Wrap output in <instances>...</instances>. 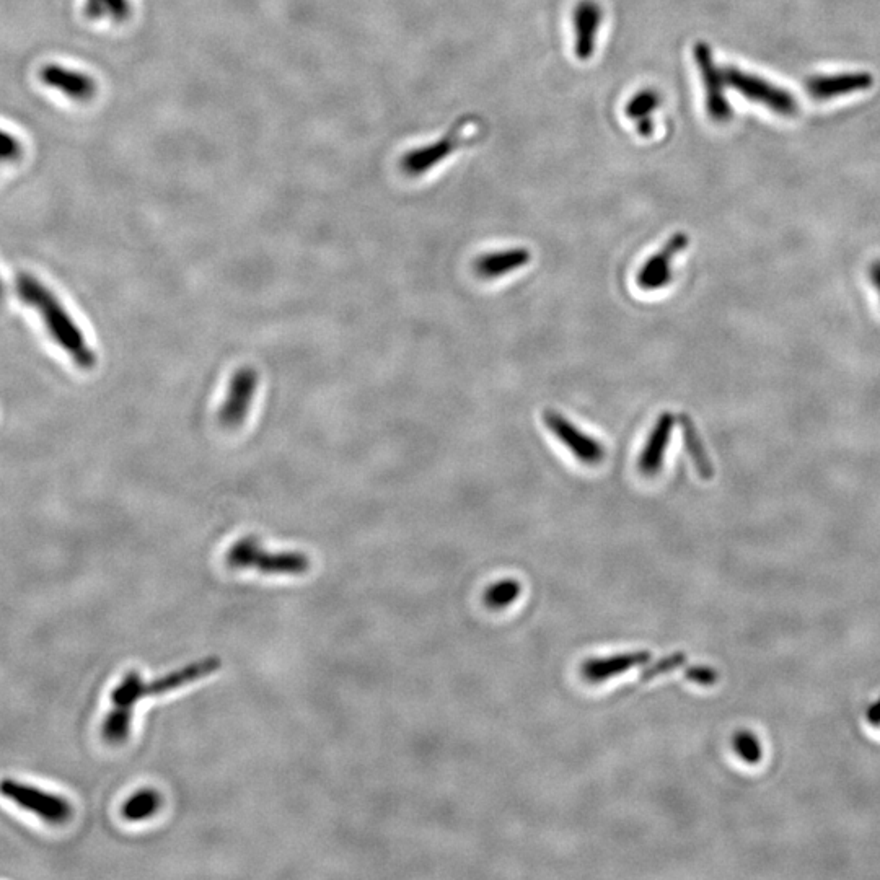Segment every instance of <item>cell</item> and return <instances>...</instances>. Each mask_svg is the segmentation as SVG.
<instances>
[{
  "mask_svg": "<svg viewBox=\"0 0 880 880\" xmlns=\"http://www.w3.org/2000/svg\"><path fill=\"white\" fill-rule=\"evenodd\" d=\"M4 299V286H2V281H0V302Z\"/></svg>",
  "mask_w": 880,
  "mask_h": 880,
  "instance_id": "cell-28",
  "label": "cell"
},
{
  "mask_svg": "<svg viewBox=\"0 0 880 880\" xmlns=\"http://www.w3.org/2000/svg\"><path fill=\"white\" fill-rule=\"evenodd\" d=\"M874 85L869 72H846V74L817 75L807 82V93L814 100L825 102L850 93L864 92Z\"/></svg>",
  "mask_w": 880,
  "mask_h": 880,
  "instance_id": "cell-12",
  "label": "cell"
},
{
  "mask_svg": "<svg viewBox=\"0 0 880 880\" xmlns=\"http://www.w3.org/2000/svg\"><path fill=\"white\" fill-rule=\"evenodd\" d=\"M84 14L90 20L110 18L113 22L121 23L131 17V0H85Z\"/></svg>",
  "mask_w": 880,
  "mask_h": 880,
  "instance_id": "cell-19",
  "label": "cell"
},
{
  "mask_svg": "<svg viewBox=\"0 0 880 880\" xmlns=\"http://www.w3.org/2000/svg\"><path fill=\"white\" fill-rule=\"evenodd\" d=\"M871 278H872V284H874V287H876L877 292H879V297H880V261H877V263L872 264Z\"/></svg>",
  "mask_w": 880,
  "mask_h": 880,
  "instance_id": "cell-26",
  "label": "cell"
},
{
  "mask_svg": "<svg viewBox=\"0 0 880 880\" xmlns=\"http://www.w3.org/2000/svg\"><path fill=\"white\" fill-rule=\"evenodd\" d=\"M160 806H162V797L159 792L155 789H142L124 802L121 814L129 822H142L154 817L159 812Z\"/></svg>",
  "mask_w": 880,
  "mask_h": 880,
  "instance_id": "cell-18",
  "label": "cell"
},
{
  "mask_svg": "<svg viewBox=\"0 0 880 880\" xmlns=\"http://www.w3.org/2000/svg\"><path fill=\"white\" fill-rule=\"evenodd\" d=\"M735 752L739 753L740 758H744L745 762L757 763L762 758V748L760 742L752 732L742 731L735 734L734 737Z\"/></svg>",
  "mask_w": 880,
  "mask_h": 880,
  "instance_id": "cell-22",
  "label": "cell"
},
{
  "mask_svg": "<svg viewBox=\"0 0 880 880\" xmlns=\"http://www.w3.org/2000/svg\"><path fill=\"white\" fill-rule=\"evenodd\" d=\"M574 51L581 61H589L595 53L597 35L602 23V9L594 0H582L574 10Z\"/></svg>",
  "mask_w": 880,
  "mask_h": 880,
  "instance_id": "cell-13",
  "label": "cell"
},
{
  "mask_svg": "<svg viewBox=\"0 0 880 880\" xmlns=\"http://www.w3.org/2000/svg\"><path fill=\"white\" fill-rule=\"evenodd\" d=\"M678 423L682 426L683 442L687 447L688 455L695 463L696 471L700 473L703 480H711L714 476L713 463L706 454L703 440H701L700 432L696 429L695 423L691 421L688 414H678Z\"/></svg>",
  "mask_w": 880,
  "mask_h": 880,
  "instance_id": "cell-17",
  "label": "cell"
},
{
  "mask_svg": "<svg viewBox=\"0 0 880 880\" xmlns=\"http://www.w3.org/2000/svg\"><path fill=\"white\" fill-rule=\"evenodd\" d=\"M543 419H545L546 427L550 429L551 434L566 449H569V452L579 462L584 463L587 467H595V465L602 463L603 458H605V449H603V445L600 444L599 440H595L594 437L587 436L586 432L577 429L559 411L548 408L543 413Z\"/></svg>",
  "mask_w": 880,
  "mask_h": 880,
  "instance_id": "cell-8",
  "label": "cell"
},
{
  "mask_svg": "<svg viewBox=\"0 0 880 880\" xmlns=\"http://www.w3.org/2000/svg\"><path fill=\"white\" fill-rule=\"evenodd\" d=\"M685 675H687L688 680L693 683H698V685H703V687H711L718 680V672L716 670L711 669V667H690V669L685 670Z\"/></svg>",
  "mask_w": 880,
  "mask_h": 880,
  "instance_id": "cell-25",
  "label": "cell"
},
{
  "mask_svg": "<svg viewBox=\"0 0 880 880\" xmlns=\"http://www.w3.org/2000/svg\"><path fill=\"white\" fill-rule=\"evenodd\" d=\"M40 80L46 87L58 90L74 102H88L97 93V82L92 75L67 69L59 64H48L40 69Z\"/></svg>",
  "mask_w": 880,
  "mask_h": 880,
  "instance_id": "cell-11",
  "label": "cell"
},
{
  "mask_svg": "<svg viewBox=\"0 0 880 880\" xmlns=\"http://www.w3.org/2000/svg\"><path fill=\"white\" fill-rule=\"evenodd\" d=\"M220 667H222L220 657H206L150 683L144 682L136 670H131L111 693L113 709L103 722V739L111 745L124 744L131 732L132 711L142 698L149 695H163L176 688L185 687L188 683L198 682L216 674Z\"/></svg>",
  "mask_w": 880,
  "mask_h": 880,
  "instance_id": "cell-1",
  "label": "cell"
},
{
  "mask_svg": "<svg viewBox=\"0 0 880 880\" xmlns=\"http://www.w3.org/2000/svg\"><path fill=\"white\" fill-rule=\"evenodd\" d=\"M15 291L20 300L40 313L49 336L71 357L75 366L85 370L95 367L97 357L87 338L49 287L44 286L35 276L23 273L17 276Z\"/></svg>",
  "mask_w": 880,
  "mask_h": 880,
  "instance_id": "cell-2",
  "label": "cell"
},
{
  "mask_svg": "<svg viewBox=\"0 0 880 880\" xmlns=\"http://www.w3.org/2000/svg\"><path fill=\"white\" fill-rule=\"evenodd\" d=\"M659 103V95L654 90H641L626 105V116L630 119H636L638 123L643 119H651L649 116L652 111L656 110Z\"/></svg>",
  "mask_w": 880,
  "mask_h": 880,
  "instance_id": "cell-21",
  "label": "cell"
},
{
  "mask_svg": "<svg viewBox=\"0 0 880 880\" xmlns=\"http://www.w3.org/2000/svg\"><path fill=\"white\" fill-rule=\"evenodd\" d=\"M675 416L672 413L660 414L651 436L644 445L639 457V471L644 476H656L664 465L665 452L669 447L670 436L674 431Z\"/></svg>",
  "mask_w": 880,
  "mask_h": 880,
  "instance_id": "cell-14",
  "label": "cell"
},
{
  "mask_svg": "<svg viewBox=\"0 0 880 880\" xmlns=\"http://www.w3.org/2000/svg\"><path fill=\"white\" fill-rule=\"evenodd\" d=\"M685 664H687V654L675 652L672 656L664 657V659H660L656 664L651 665L649 669L644 670L643 674H641V682H649V680L659 677V675L669 674L672 670L683 667Z\"/></svg>",
  "mask_w": 880,
  "mask_h": 880,
  "instance_id": "cell-23",
  "label": "cell"
},
{
  "mask_svg": "<svg viewBox=\"0 0 880 880\" xmlns=\"http://www.w3.org/2000/svg\"><path fill=\"white\" fill-rule=\"evenodd\" d=\"M520 584L514 579H504V581L489 587L484 594V602L493 610H501L507 608L515 600L519 599Z\"/></svg>",
  "mask_w": 880,
  "mask_h": 880,
  "instance_id": "cell-20",
  "label": "cell"
},
{
  "mask_svg": "<svg viewBox=\"0 0 880 880\" xmlns=\"http://www.w3.org/2000/svg\"><path fill=\"white\" fill-rule=\"evenodd\" d=\"M688 242H690V238L685 234H675L674 237H670L669 242L665 243V247L652 256L651 260L644 263L638 273V286L644 291H657V289L669 286L674 279L672 263L678 253L688 247Z\"/></svg>",
  "mask_w": 880,
  "mask_h": 880,
  "instance_id": "cell-9",
  "label": "cell"
},
{
  "mask_svg": "<svg viewBox=\"0 0 880 880\" xmlns=\"http://www.w3.org/2000/svg\"><path fill=\"white\" fill-rule=\"evenodd\" d=\"M693 56H695L696 66L700 67L709 118L716 123H726L732 118V108L726 97L727 84L724 71L719 69L718 64L714 61L713 49L703 41L695 44Z\"/></svg>",
  "mask_w": 880,
  "mask_h": 880,
  "instance_id": "cell-7",
  "label": "cell"
},
{
  "mask_svg": "<svg viewBox=\"0 0 880 880\" xmlns=\"http://www.w3.org/2000/svg\"><path fill=\"white\" fill-rule=\"evenodd\" d=\"M726 77L727 87L734 88L748 102L758 103L784 118H792L799 113V105L791 92L773 85L758 75L747 74L737 67L722 69Z\"/></svg>",
  "mask_w": 880,
  "mask_h": 880,
  "instance_id": "cell-5",
  "label": "cell"
},
{
  "mask_svg": "<svg viewBox=\"0 0 880 880\" xmlns=\"http://www.w3.org/2000/svg\"><path fill=\"white\" fill-rule=\"evenodd\" d=\"M232 569H255L263 574L300 576L310 569V558L302 551H269L258 537H243L225 555Z\"/></svg>",
  "mask_w": 880,
  "mask_h": 880,
  "instance_id": "cell-3",
  "label": "cell"
},
{
  "mask_svg": "<svg viewBox=\"0 0 880 880\" xmlns=\"http://www.w3.org/2000/svg\"><path fill=\"white\" fill-rule=\"evenodd\" d=\"M258 387H260L258 370L251 366H243L235 372L217 416L220 427H224L225 431H237L245 424Z\"/></svg>",
  "mask_w": 880,
  "mask_h": 880,
  "instance_id": "cell-6",
  "label": "cell"
},
{
  "mask_svg": "<svg viewBox=\"0 0 880 880\" xmlns=\"http://www.w3.org/2000/svg\"><path fill=\"white\" fill-rule=\"evenodd\" d=\"M463 121L455 124L452 131L447 132L439 141L432 142L429 146L418 147L411 150L401 159V168L406 175L419 176L429 172L432 168L444 162L449 155L454 154L455 149L462 141Z\"/></svg>",
  "mask_w": 880,
  "mask_h": 880,
  "instance_id": "cell-10",
  "label": "cell"
},
{
  "mask_svg": "<svg viewBox=\"0 0 880 880\" xmlns=\"http://www.w3.org/2000/svg\"><path fill=\"white\" fill-rule=\"evenodd\" d=\"M869 719H871V722H874L876 726H880V701H877V703L869 709Z\"/></svg>",
  "mask_w": 880,
  "mask_h": 880,
  "instance_id": "cell-27",
  "label": "cell"
},
{
  "mask_svg": "<svg viewBox=\"0 0 880 880\" xmlns=\"http://www.w3.org/2000/svg\"><path fill=\"white\" fill-rule=\"evenodd\" d=\"M532 260V253L527 248H509V250L484 253L475 261V271L480 278L496 279L524 268Z\"/></svg>",
  "mask_w": 880,
  "mask_h": 880,
  "instance_id": "cell-16",
  "label": "cell"
},
{
  "mask_svg": "<svg viewBox=\"0 0 880 880\" xmlns=\"http://www.w3.org/2000/svg\"><path fill=\"white\" fill-rule=\"evenodd\" d=\"M651 659L652 654L649 651L625 652L612 657L590 659L582 665V675L592 683L605 682L616 675L625 674L634 667L647 664Z\"/></svg>",
  "mask_w": 880,
  "mask_h": 880,
  "instance_id": "cell-15",
  "label": "cell"
},
{
  "mask_svg": "<svg viewBox=\"0 0 880 880\" xmlns=\"http://www.w3.org/2000/svg\"><path fill=\"white\" fill-rule=\"evenodd\" d=\"M0 794L14 802L15 806L35 814L43 822L51 825H62L69 822L72 817L71 802L66 797L41 791L36 786L22 783L17 779L5 778L0 781Z\"/></svg>",
  "mask_w": 880,
  "mask_h": 880,
  "instance_id": "cell-4",
  "label": "cell"
},
{
  "mask_svg": "<svg viewBox=\"0 0 880 880\" xmlns=\"http://www.w3.org/2000/svg\"><path fill=\"white\" fill-rule=\"evenodd\" d=\"M22 157V144L17 137L10 132L0 129V160L2 162H15Z\"/></svg>",
  "mask_w": 880,
  "mask_h": 880,
  "instance_id": "cell-24",
  "label": "cell"
}]
</instances>
